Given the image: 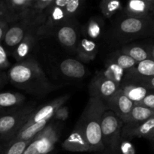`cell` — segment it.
<instances>
[{
  "instance_id": "cell-1",
  "label": "cell",
  "mask_w": 154,
  "mask_h": 154,
  "mask_svg": "<svg viewBox=\"0 0 154 154\" xmlns=\"http://www.w3.org/2000/svg\"><path fill=\"white\" fill-rule=\"evenodd\" d=\"M8 77L16 87L27 91L41 93L51 89L42 68L34 60H24L12 66Z\"/></svg>"
},
{
  "instance_id": "cell-2",
  "label": "cell",
  "mask_w": 154,
  "mask_h": 154,
  "mask_svg": "<svg viewBox=\"0 0 154 154\" xmlns=\"http://www.w3.org/2000/svg\"><path fill=\"white\" fill-rule=\"evenodd\" d=\"M106 109L107 106L103 101L90 96L78 124L84 132L90 147V152H102L105 150L102 139L101 118Z\"/></svg>"
},
{
  "instance_id": "cell-3",
  "label": "cell",
  "mask_w": 154,
  "mask_h": 154,
  "mask_svg": "<svg viewBox=\"0 0 154 154\" xmlns=\"http://www.w3.org/2000/svg\"><path fill=\"white\" fill-rule=\"evenodd\" d=\"M36 0H0V17L8 24L26 19H36L34 8Z\"/></svg>"
},
{
  "instance_id": "cell-4",
  "label": "cell",
  "mask_w": 154,
  "mask_h": 154,
  "mask_svg": "<svg viewBox=\"0 0 154 154\" xmlns=\"http://www.w3.org/2000/svg\"><path fill=\"white\" fill-rule=\"evenodd\" d=\"M35 110V108L27 107L0 116V140L7 142L11 141Z\"/></svg>"
},
{
  "instance_id": "cell-5",
  "label": "cell",
  "mask_w": 154,
  "mask_h": 154,
  "mask_svg": "<svg viewBox=\"0 0 154 154\" xmlns=\"http://www.w3.org/2000/svg\"><path fill=\"white\" fill-rule=\"evenodd\" d=\"M123 126V122L112 111L107 108L104 111L101 118V132L105 149L116 150Z\"/></svg>"
},
{
  "instance_id": "cell-6",
  "label": "cell",
  "mask_w": 154,
  "mask_h": 154,
  "mask_svg": "<svg viewBox=\"0 0 154 154\" xmlns=\"http://www.w3.org/2000/svg\"><path fill=\"white\" fill-rule=\"evenodd\" d=\"M58 141V133L52 124L47 125L34 136L23 154H48L53 151Z\"/></svg>"
},
{
  "instance_id": "cell-7",
  "label": "cell",
  "mask_w": 154,
  "mask_h": 154,
  "mask_svg": "<svg viewBox=\"0 0 154 154\" xmlns=\"http://www.w3.org/2000/svg\"><path fill=\"white\" fill-rule=\"evenodd\" d=\"M119 88L120 86L118 84L99 74V76L96 77L92 81L90 93L91 96L98 98L105 102L111 99Z\"/></svg>"
},
{
  "instance_id": "cell-8",
  "label": "cell",
  "mask_w": 154,
  "mask_h": 154,
  "mask_svg": "<svg viewBox=\"0 0 154 154\" xmlns=\"http://www.w3.org/2000/svg\"><path fill=\"white\" fill-rule=\"evenodd\" d=\"M69 96H68V95L60 96V97L53 100L50 103L47 104L46 105L42 107L41 109L38 110L36 111L35 110L32 112V114L29 117V118L27 119V121L21 127V129H23V128L27 127V126H30V125L42 121V120H45V119H52L55 111L60 107L64 105V103L69 99Z\"/></svg>"
},
{
  "instance_id": "cell-9",
  "label": "cell",
  "mask_w": 154,
  "mask_h": 154,
  "mask_svg": "<svg viewBox=\"0 0 154 154\" xmlns=\"http://www.w3.org/2000/svg\"><path fill=\"white\" fill-rule=\"evenodd\" d=\"M107 108L112 111L120 120H122V121L126 118L135 105L134 102L124 94L120 87L114 96L107 102Z\"/></svg>"
},
{
  "instance_id": "cell-10",
  "label": "cell",
  "mask_w": 154,
  "mask_h": 154,
  "mask_svg": "<svg viewBox=\"0 0 154 154\" xmlns=\"http://www.w3.org/2000/svg\"><path fill=\"white\" fill-rule=\"evenodd\" d=\"M121 134L129 138H144L153 141L154 137V117L136 125L123 126Z\"/></svg>"
},
{
  "instance_id": "cell-11",
  "label": "cell",
  "mask_w": 154,
  "mask_h": 154,
  "mask_svg": "<svg viewBox=\"0 0 154 154\" xmlns=\"http://www.w3.org/2000/svg\"><path fill=\"white\" fill-rule=\"evenodd\" d=\"M64 150L70 152H90V147L82 129L77 126L72 133L63 143Z\"/></svg>"
},
{
  "instance_id": "cell-12",
  "label": "cell",
  "mask_w": 154,
  "mask_h": 154,
  "mask_svg": "<svg viewBox=\"0 0 154 154\" xmlns=\"http://www.w3.org/2000/svg\"><path fill=\"white\" fill-rule=\"evenodd\" d=\"M154 76V62L153 59H147L138 62L134 67L127 70L126 78H132L141 81L153 78Z\"/></svg>"
},
{
  "instance_id": "cell-13",
  "label": "cell",
  "mask_w": 154,
  "mask_h": 154,
  "mask_svg": "<svg viewBox=\"0 0 154 154\" xmlns=\"http://www.w3.org/2000/svg\"><path fill=\"white\" fill-rule=\"evenodd\" d=\"M150 16L145 17H129L122 20L119 24L120 31L126 34H136L145 29L150 23Z\"/></svg>"
},
{
  "instance_id": "cell-14",
  "label": "cell",
  "mask_w": 154,
  "mask_h": 154,
  "mask_svg": "<svg viewBox=\"0 0 154 154\" xmlns=\"http://www.w3.org/2000/svg\"><path fill=\"white\" fill-rule=\"evenodd\" d=\"M60 71L66 77L72 78H82L86 75L85 66L75 59H66L60 66Z\"/></svg>"
},
{
  "instance_id": "cell-15",
  "label": "cell",
  "mask_w": 154,
  "mask_h": 154,
  "mask_svg": "<svg viewBox=\"0 0 154 154\" xmlns=\"http://www.w3.org/2000/svg\"><path fill=\"white\" fill-rule=\"evenodd\" d=\"M153 10V6L145 0H129L126 7V14L129 17H145L150 16Z\"/></svg>"
},
{
  "instance_id": "cell-16",
  "label": "cell",
  "mask_w": 154,
  "mask_h": 154,
  "mask_svg": "<svg viewBox=\"0 0 154 154\" xmlns=\"http://www.w3.org/2000/svg\"><path fill=\"white\" fill-rule=\"evenodd\" d=\"M120 87L123 90L124 94L134 102V105L140 102L146 95L148 94L149 90L153 91L134 81L132 82H126L123 86H120Z\"/></svg>"
},
{
  "instance_id": "cell-17",
  "label": "cell",
  "mask_w": 154,
  "mask_h": 154,
  "mask_svg": "<svg viewBox=\"0 0 154 154\" xmlns=\"http://www.w3.org/2000/svg\"><path fill=\"white\" fill-rule=\"evenodd\" d=\"M154 117L153 110L140 105H134L129 115L123 120L125 125L132 126L141 123L150 117Z\"/></svg>"
},
{
  "instance_id": "cell-18",
  "label": "cell",
  "mask_w": 154,
  "mask_h": 154,
  "mask_svg": "<svg viewBox=\"0 0 154 154\" xmlns=\"http://www.w3.org/2000/svg\"><path fill=\"white\" fill-rule=\"evenodd\" d=\"M35 30L30 31L22 41L16 46L14 51V57L18 62H22L23 60L29 55L35 42V37L32 32Z\"/></svg>"
},
{
  "instance_id": "cell-19",
  "label": "cell",
  "mask_w": 154,
  "mask_h": 154,
  "mask_svg": "<svg viewBox=\"0 0 154 154\" xmlns=\"http://www.w3.org/2000/svg\"><path fill=\"white\" fill-rule=\"evenodd\" d=\"M50 120H51V119H45L42 121L30 125V126L23 128V129H21L12 140L32 139L35 135H37L40 131H42L48 125Z\"/></svg>"
},
{
  "instance_id": "cell-20",
  "label": "cell",
  "mask_w": 154,
  "mask_h": 154,
  "mask_svg": "<svg viewBox=\"0 0 154 154\" xmlns=\"http://www.w3.org/2000/svg\"><path fill=\"white\" fill-rule=\"evenodd\" d=\"M97 53V46L93 41L88 38H83L80 42L78 48V56L81 60L86 62L95 59Z\"/></svg>"
},
{
  "instance_id": "cell-21",
  "label": "cell",
  "mask_w": 154,
  "mask_h": 154,
  "mask_svg": "<svg viewBox=\"0 0 154 154\" xmlns=\"http://www.w3.org/2000/svg\"><path fill=\"white\" fill-rule=\"evenodd\" d=\"M57 38L63 46L73 48L77 43L78 35L73 27L69 25H63L57 32Z\"/></svg>"
},
{
  "instance_id": "cell-22",
  "label": "cell",
  "mask_w": 154,
  "mask_h": 154,
  "mask_svg": "<svg viewBox=\"0 0 154 154\" xmlns=\"http://www.w3.org/2000/svg\"><path fill=\"white\" fill-rule=\"evenodd\" d=\"M25 100V96L18 93H0V111L20 105Z\"/></svg>"
},
{
  "instance_id": "cell-23",
  "label": "cell",
  "mask_w": 154,
  "mask_h": 154,
  "mask_svg": "<svg viewBox=\"0 0 154 154\" xmlns=\"http://www.w3.org/2000/svg\"><path fill=\"white\" fill-rule=\"evenodd\" d=\"M100 74L107 79L111 80L120 86L122 80L125 76V70L121 69L114 62L111 61L107 65L105 70Z\"/></svg>"
},
{
  "instance_id": "cell-24",
  "label": "cell",
  "mask_w": 154,
  "mask_h": 154,
  "mask_svg": "<svg viewBox=\"0 0 154 154\" xmlns=\"http://www.w3.org/2000/svg\"><path fill=\"white\" fill-rule=\"evenodd\" d=\"M32 140H11L3 147L1 154H23Z\"/></svg>"
},
{
  "instance_id": "cell-25",
  "label": "cell",
  "mask_w": 154,
  "mask_h": 154,
  "mask_svg": "<svg viewBox=\"0 0 154 154\" xmlns=\"http://www.w3.org/2000/svg\"><path fill=\"white\" fill-rule=\"evenodd\" d=\"M121 8L120 0H102L100 2V9L102 14L107 18L112 17Z\"/></svg>"
},
{
  "instance_id": "cell-26",
  "label": "cell",
  "mask_w": 154,
  "mask_h": 154,
  "mask_svg": "<svg viewBox=\"0 0 154 154\" xmlns=\"http://www.w3.org/2000/svg\"><path fill=\"white\" fill-rule=\"evenodd\" d=\"M124 54L129 56L136 63L143 61L147 59H151L149 57V53L144 48L140 46H132L123 49Z\"/></svg>"
},
{
  "instance_id": "cell-27",
  "label": "cell",
  "mask_w": 154,
  "mask_h": 154,
  "mask_svg": "<svg viewBox=\"0 0 154 154\" xmlns=\"http://www.w3.org/2000/svg\"><path fill=\"white\" fill-rule=\"evenodd\" d=\"M111 61L114 62V63H116L117 66H120V67L121 68V69H123V70H129V69H132V68L134 67L135 65L137 63L136 62H135L133 59L131 58L129 56L124 54H116Z\"/></svg>"
},
{
  "instance_id": "cell-28",
  "label": "cell",
  "mask_w": 154,
  "mask_h": 154,
  "mask_svg": "<svg viewBox=\"0 0 154 154\" xmlns=\"http://www.w3.org/2000/svg\"><path fill=\"white\" fill-rule=\"evenodd\" d=\"M87 33L92 38H96L100 36L102 32V23L97 18H91L87 25Z\"/></svg>"
},
{
  "instance_id": "cell-29",
  "label": "cell",
  "mask_w": 154,
  "mask_h": 154,
  "mask_svg": "<svg viewBox=\"0 0 154 154\" xmlns=\"http://www.w3.org/2000/svg\"><path fill=\"white\" fill-rule=\"evenodd\" d=\"M84 0H69V2L64 8L65 13L67 19H69L75 14L82 5Z\"/></svg>"
},
{
  "instance_id": "cell-30",
  "label": "cell",
  "mask_w": 154,
  "mask_h": 154,
  "mask_svg": "<svg viewBox=\"0 0 154 154\" xmlns=\"http://www.w3.org/2000/svg\"><path fill=\"white\" fill-rule=\"evenodd\" d=\"M135 105L145 107L154 111V94L153 92H150L146 95L140 102H137Z\"/></svg>"
},
{
  "instance_id": "cell-31",
  "label": "cell",
  "mask_w": 154,
  "mask_h": 154,
  "mask_svg": "<svg viewBox=\"0 0 154 154\" xmlns=\"http://www.w3.org/2000/svg\"><path fill=\"white\" fill-rule=\"evenodd\" d=\"M54 0H36L34 8L38 14L43 13L50 5L53 4Z\"/></svg>"
},
{
  "instance_id": "cell-32",
  "label": "cell",
  "mask_w": 154,
  "mask_h": 154,
  "mask_svg": "<svg viewBox=\"0 0 154 154\" xmlns=\"http://www.w3.org/2000/svg\"><path fill=\"white\" fill-rule=\"evenodd\" d=\"M69 115V108H68L66 106L62 105L61 107H60V108L55 111L52 119L65 121V120H66L68 119Z\"/></svg>"
},
{
  "instance_id": "cell-33",
  "label": "cell",
  "mask_w": 154,
  "mask_h": 154,
  "mask_svg": "<svg viewBox=\"0 0 154 154\" xmlns=\"http://www.w3.org/2000/svg\"><path fill=\"white\" fill-rule=\"evenodd\" d=\"M9 66V62L8 60L7 54L5 48L0 44V69H4Z\"/></svg>"
},
{
  "instance_id": "cell-34",
  "label": "cell",
  "mask_w": 154,
  "mask_h": 154,
  "mask_svg": "<svg viewBox=\"0 0 154 154\" xmlns=\"http://www.w3.org/2000/svg\"><path fill=\"white\" fill-rule=\"evenodd\" d=\"M8 26L9 24L4 19L0 17V42L3 40L5 33L7 29L8 28Z\"/></svg>"
},
{
  "instance_id": "cell-35",
  "label": "cell",
  "mask_w": 154,
  "mask_h": 154,
  "mask_svg": "<svg viewBox=\"0 0 154 154\" xmlns=\"http://www.w3.org/2000/svg\"><path fill=\"white\" fill-rule=\"evenodd\" d=\"M69 2V0H54L52 5L54 6H57V7L64 8Z\"/></svg>"
},
{
  "instance_id": "cell-36",
  "label": "cell",
  "mask_w": 154,
  "mask_h": 154,
  "mask_svg": "<svg viewBox=\"0 0 154 154\" xmlns=\"http://www.w3.org/2000/svg\"><path fill=\"white\" fill-rule=\"evenodd\" d=\"M3 84H4V77L0 73V87H2Z\"/></svg>"
},
{
  "instance_id": "cell-37",
  "label": "cell",
  "mask_w": 154,
  "mask_h": 154,
  "mask_svg": "<svg viewBox=\"0 0 154 154\" xmlns=\"http://www.w3.org/2000/svg\"><path fill=\"white\" fill-rule=\"evenodd\" d=\"M146 2H147V3H149V4L150 5L153 6L154 5V0H145Z\"/></svg>"
},
{
  "instance_id": "cell-38",
  "label": "cell",
  "mask_w": 154,
  "mask_h": 154,
  "mask_svg": "<svg viewBox=\"0 0 154 154\" xmlns=\"http://www.w3.org/2000/svg\"><path fill=\"white\" fill-rule=\"evenodd\" d=\"M114 152H115V150H111L110 152H108V153H105V154H115L114 153Z\"/></svg>"
},
{
  "instance_id": "cell-39",
  "label": "cell",
  "mask_w": 154,
  "mask_h": 154,
  "mask_svg": "<svg viewBox=\"0 0 154 154\" xmlns=\"http://www.w3.org/2000/svg\"><path fill=\"white\" fill-rule=\"evenodd\" d=\"M2 149H3V147H2V144H1V143H0V154H1L2 151Z\"/></svg>"
},
{
  "instance_id": "cell-40",
  "label": "cell",
  "mask_w": 154,
  "mask_h": 154,
  "mask_svg": "<svg viewBox=\"0 0 154 154\" xmlns=\"http://www.w3.org/2000/svg\"><path fill=\"white\" fill-rule=\"evenodd\" d=\"M51 153H52V152H51V153H48V154H51Z\"/></svg>"
}]
</instances>
